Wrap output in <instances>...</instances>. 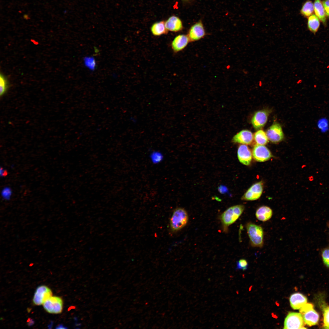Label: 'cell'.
Segmentation results:
<instances>
[{"label": "cell", "mask_w": 329, "mask_h": 329, "mask_svg": "<svg viewBox=\"0 0 329 329\" xmlns=\"http://www.w3.org/2000/svg\"><path fill=\"white\" fill-rule=\"evenodd\" d=\"M244 209L243 205H235L228 208L221 214L220 220L224 230L239 218Z\"/></svg>", "instance_id": "1"}, {"label": "cell", "mask_w": 329, "mask_h": 329, "mask_svg": "<svg viewBox=\"0 0 329 329\" xmlns=\"http://www.w3.org/2000/svg\"><path fill=\"white\" fill-rule=\"evenodd\" d=\"M246 227L251 246L262 248L264 242V233L262 228L251 222L248 223Z\"/></svg>", "instance_id": "2"}, {"label": "cell", "mask_w": 329, "mask_h": 329, "mask_svg": "<svg viewBox=\"0 0 329 329\" xmlns=\"http://www.w3.org/2000/svg\"><path fill=\"white\" fill-rule=\"evenodd\" d=\"M188 220V214L186 210L182 207L176 208L170 219L171 230L173 232L179 231L186 225Z\"/></svg>", "instance_id": "3"}, {"label": "cell", "mask_w": 329, "mask_h": 329, "mask_svg": "<svg viewBox=\"0 0 329 329\" xmlns=\"http://www.w3.org/2000/svg\"><path fill=\"white\" fill-rule=\"evenodd\" d=\"M305 323L309 326L316 324L318 322L319 316L313 309V304L306 303L299 309Z\"/></svg>", "instance_id": "4"}, {"label": "cell", "mask_w": 329, "mask_h": 329, "mask_svg": "<svg viewBox=\"0 0 329 329\" xmlns=\"http://www.w3.org/2000/svg\"><path fill=\"white\" fill-rule=\"evenodd\" d=\"M305 322L300 313L289 312L285 319L284 329L303 328Z\"/></svg>", "instance_id": "5"}, {"label": "cell", "mask_w": 329, "mask_h": 329, "mask_svg": "<svg viewBox=\"0 0 329 329\" xmlns=\"http://www.w3.org/2000/svg\"><path fill=\"white\" fill-rule=\"evenodd\" d=\"M44 310L50 313L59 314L62 310L63 302L60 297L51 296L43 304Z\"/></svg>", "instance_id": "6"}, {"label": "cell", "mask_w": 329, "mask_h": 329, "mask_svg": "<svg viewBox=\"0 0 329 329\" xmlns=\"http://www.w3.org/2000/svg\"><path fill=\"white\" fill-rule=\"evenodd\" d=\"M51 290L45 285L38 286L34 293L33 301L34 303L39 306L43 304L52 296Z\"/></svg>", "instance_id": "7"}, {"label": "cell", "mask_w": 329, "mask_h": 329, "mask_svg": "<svg viewBox=\"0 0 329 329\" xmlns=\"http://www.w3.org/2000/svg\"><path fill=\"white\" fill-rule=\"evenodd\" d=\"M263 186L262 181L253 184L244 194L241 199L246 201H253L258 199L262 194Z\"/></svg>", "instance_id": "8"}, {"label": "cell", "mask_w": 329, "mask_h": 329, "mask_svg": "<svg viewBox=\"0 0 329 329\" xmlns=\"http://www.w3.org/2000/svg\"><path fill=\"white\" fill-rule=\"evenodd\" d=\"M252 155L256 161L260 162L267 161L272 157L271 153L267 147L257 144L253 148Z\"/></svg>", "instance_id": "9"}, {"label": "cell", "mask_w": 329, "mask_h": 329, "mask_svg": "<svg viewBox=\"0 0 329 329\" xmlns=\"http://www.w3.org/2000/svg\"><path fill=\"white\" fill-rule=\"evenodd\" d=\"M266 134L268 139L273 143L281 142L284 137L281 126L277 122L273 124L267 129Z\"/></svg>", "instance_id": "10"}, {"label": "cell", "mask_w": 329, "mask_h": 329, "mask_svg": "<svg viewBox=\"0 0 329 329\" xmlns=\"http://www.w3.org/2000/svg\"><path fill=\"white\" fill-rule=\"evenodd\" d=\"M206 35L203 26L201 22L193 25L189 29L187 36L190 42L197 41L203 38Z\"/></svg>", "instance_id": "11"}, {"label": "cell", "mask_w": 329, "mask_h": 329, "mask_svg": "<svg viewBox=\"0 0 329 329\" xmlns=\"http://www.w3.org/2000/svg\"><path fill=\"white\" fill-rule=\"evenodd\" d=\"M268 112L265 110L256 112L251 119V123L256 129H261L266 124L268 119Z\"/></svg>", "instance_id": "12"}, {"label": "cell", "mask_w": 329, "mask_h": 329, "mask_svg": "<svg viewBox=\"0 0 329 329\" xmlns=\"http://www.w3.org/2000/svg\"><path fill=\"white\" fill-rule=\"evenodd\" d=\"M237 157L239 162L246 165L250 164L252 158V154L249 147L246 144L240 145L237 150Z\"/></svg>", "instance_id": "13"}, {"label": "cell", "mask_w": 329, "mask_h": 329, "mask_svg": "<svg viewBox=\"0 0 329 329\" xmlns=\"http://www.w3.org/2000/svg\"><path fill=\"white\" fill-rule=\"evenodd\" d=\"M253 140L252 133L247 129L242 130L235 134L233 137L232 141L235 143L249 145Z\"/></svg>", "instance_id": "14"}, {"label": "cell", "mask_w": 329, "mask_h": 329, "mask_svg": "<svg viewBox=\"0 0 329 329\" xmlns=\"http://www.w3.org/2000/svg\"><path fill=\"white\" fill-rule=\"evenodd\" d=\"M190 42L187 35H179L174 38L171 43L173 51L177 53L184 49Z\"/></svg>", "instance_id": "15"}, {"label": "cell", "mask_w": 329, "mask_h": 329, "mask_svg": "<svg viewBox=\"0 0 329 329\" xmlns=\"http://www.w3.org/2000/svg\"><path fill=\"white\" fill-rule=\"evenodd\" d=\"M289 302L290 306L293 309L298 310L307 303V299L303 294L295 293L290 296Z\"/></svg>", "instance_id": "16"}, {"label": "cell", "mask_w": 329, "mask_h": 329, "mask_svg": "<svg viewBox=\"0 0 329 329\" xmlns=\"http://www.w3.org/2000/svg\"><path fill=\"white\" fill-rule=\"evenodd\" d=\"M165 26L168 30L177 32L183 28L182 22L178 17L173 16L170 17L165 22Z\"/></svg>", "instance_id": "17"}, {"label": "cell", "mask_w": 329, "mask_h": 329, "mask_svg": "<svg viewBox=\"0 0 329 329\" xmlns=\"http://www.w3.org/2000/svg\"><path fill=\"white\" fill-rule=\"evenodd\" d=\"M273 214L272 210L267 206H262L256 210V216L259 220L264 222L269 220Z\"/></svg>", "instance_id": "18"}, {"label": "cell", "mask_w": 329, "mask_h": 329, "mask_svg": "<svg viewBox=\"0 0 329 329\" xmlns=\"http://www.w3.org/2000/svg\"><path fill=\"white\" fill-rule=\"evenodd\" d=\"M313 4L315 15L322 22L324 25L326 26L327 16L322 2L320 0H315Z\"/></svg>", "instance_id": "19"}, {"label": "cell", "mask_w": 329, "mask_h": 329, "mask_svg": "<svg viewBox=\"0 0 329 329\" xmlns=\"http://www.w3.org/2000/svg\"><path fill=\"white\" fill-rule=\"evenodd\" d=\"M151 30L152 34L155 36L167 34L168 33V30L165 27V22L163 21L153 24L151 27Z\"/></svg>", "instance_id": "20"}, {"label": "cell", "mask_w": 329, "mask_h": 329, "mask_svg": "<svg viewBox=\"0 0 329 329\" xmlns=\"http://www.w3.org/2000/svg\"><path fill=\"white\" fill-rule=\"evenodd\" d=\"M320 19L315 14L309 16L307 21V27L309 30L315 34L318 31L320 26Z\"/></svg>", "instance_id": "21"}, {"label": "cell", "mask_w": 329, "mask_h": 329, "mask_svg": "<svg viewBox=\"0 0 329 329\" xmlns=\"http://www.w3.org/2000/svg\"><path fill=\"white\" fill-rule=\"evenodd\" d=\"M314 10V4L310 0H308L303 4L300 10L301 14L305 17H309L313 13Z\"/></svg>", "instance_id": "22"}, {"label": "cell", "mask_w": 329, "mask_h": 329, "mask_svg": "<svg viewBox=\"0 0 329 329\" xmlns=\"http://www.w3.org/2000/svg\"><path fill=\"white\" fill-rule=\"evenodd\" d=\"M254 140L257 144L265 145L268 142V138L265 132L262 130H259L254 135Z\"/></svg>", "instance_id": "23"}, {"label": "cell", "mask_w": 329, "mask_h": 329, "mask_svg": "<svg viewBox=\"0 0 329 329\" xmlns=\"http://www.w3.org/2000/svg\"><path fill=\"white\" fill-rule=\"evenodd\" d=\"M84 65L90 71L95 70L96 67V62L95 58L91 56H86L83 59Z\"/></svg>", "instance_id": "24"}, {"label": "cell", "mask_w": 329, "mask_h": 329, "mask_svg": "<svg viewBox=\"0 0 329 329\" xmlns=\"http://www.w3.org/2000/svg\"><path fill=\"white\" fill-rule=\"evenodd\" d=\"M0 76V94L2 96L6 91L9 87V83L7 78L5 76L1 73Z\"/></svg>", "instance_id": "25"}, {"label": "cell", "mask_w": 329, "mask_h": 329, "mask_svg": "<svg viewBox=\"0 0 329 329\" xmlns=\"http://www.w3.org/2000/svg\"><path fill=\"white\" fill-rule=\"evenodd\" d=\"M248 266L247 261L244 259H241L237 262L236 270L241 269L245 271L247 269Z\"/></svg>", "instance_id": "26"}, {"label": "cell", "mask_w": 329, "mask_h": 329, "mask_svg": "<svg viewBox=\"0 0 329 329\" xmlns=\"http://www.w3.org/2000/svg\"><path fill=\"white\" fill-rule=\"evenodd\" d=\"M323 316L324 327L329 328V306L324 309Z\"/></svg>", "instance_id": "27"}, {"label": "cell", "mask_w": 329, "mask_h": 329, "mask_svg": "<svg viewBox=\"0 0 329 329\" xmlns=\"http://www.w3.org/2000/svg\"><path fill=\"white\" fill-rule=\"evenodd\" d=\"M322 257L324 264L329 267V249H325L322 251Z\"/></svg>", "instance_id": "28"}, {"label": "cell", "mask_w": 329, "mask_h": 329, "mask_svg": "<svg viewBox=\"0 0 329 329\" xmlns=\"http://www.w3.org/2000/svg\"><path fill=\"white\" fill-rule=\"evenodd\" d=\"M322 3L326 16L329 18V0H324Z\"/></svg>", "instance_id": "29"}, {"label": "cell", "mask_w": 329, "mask_h": 329, "mask_svg": "<svg viewBox=\"0 0 329 329\" xmlns=\"http://www.w3.org/2000/svg\"><path fill=\"white\" fill-rule=\"evenodd\" d=\"M3 198L5 200H8L9 199L10 196L11 192L9 189H5L2 192Z\"/></svg>", "instance_id": "30"}, {"label": "cell", "mask_w": 329, "mask_h": 329, "mask_svg": "<svg viewBox=\"0 0 329 329\" xmlns=\"http://www.w3.org/2000/svg\"><path fill=\"white\" fill-rule=\"evenodd\" d=\"M27 325L29 326H31L33 325L34 323V321L32 319L29 318L27 321Z\"/></svg>", "instance_id": "31"}, {"label": "cell", "mask_w": 329, "mask_h": 329, "mask_svg": "<svg viewBox=\"0 0 329 329\" xmlns=\"http://www.w3.org/2000/svg\"><path fill=\"white\" fill-rule=\"evenodd\" d=\"M0 173L1 175H2V176H5L7 174V172L6 171H5V170L2 168H1Z\"/></svg>", "instance_id": "32"}, {"label": "cell", "mask_w": 329, "mask_h": 329, "mask_svg": "<svg viewBox=\"0 0 329 329\" xmlns=\"http://www.w3.org/2000/svg\"><path fill=\"white\" fill-rule=\"evenodd\" d=\"M68 328L64 326L63 325L60 324L57 326L56 329H67Z\"/></svg>", "instance_id": "33"}, {"label": "cell", "mask_w": 329, "mask_h": 329, "mask_svg": "<svg viewBox=\"0 0 329 329\" xmlns=\"http://www.w3.org/2000/svg\"><path fill=\"white\" fill-rule=\"evenodd\" d=\"M308 179L310 182H312L314 180V177L313 175H311L309 176Z\"/></svg>", "instance_id": "34"}, {"label": "cell", "mask_w": 329, "mask_h": 329, "mask_svg": "<svg viewBox=\"0 0 329 329\" xmlns=\"http://www.w3.org/2000/svg\"><path fill=\"white\" fill-rule=\"evenodd\" d=\"M319 185L320 186H322L323 185V183H322V182H320L319 183Z\"/></svg>", "instance_id": "35"}, {"label": "cell", "mask_w": 329, "mask_h": 329, "mask_svg": "<svg viewBox=\"0 0 329 329\" xmlns=\"http://www.w3.org/2000/svg\"><path fill=\"white\" fill-rule=\"evenodd\" d=\"M306 166V165H303L302 167H305Z\"/></svg>", "instance_id": "36"}]
</instances>
